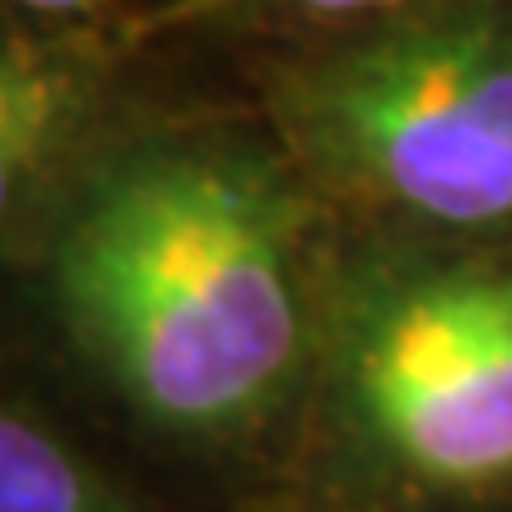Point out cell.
<instances>
[{
    "instance_id": "cell-6",
    "label": "cell",
    "mask_w": 512,
    "mask_h": 512,
    "mask_svg": "<svg viewBox=\"0 0 512 512\" xmlns=\"http://www.w3.org/2000/svg\"><path fill=\"white\" fill-rule=\"evenodd\" d=\"M280 5L313 19H351V15H370V10H394L399 0H280Z\"/></svg>"
},
{
    "instance_id": "cell-1",
    "label": "cell",
    "mask_w": 512,
    "mask_h": 512,
    "mask_svg": "<svg viewBox=\"0 0 512 512\" xmlns=\"http://www.w3.org/2000/svg\"><path fill=\"white\" fill-rule=\"evenodd\" d=\"M53 294L76 347L147 422L233 437L299 366V195L238 138L128 147L57 228Z\"/></svg>"
},
{
    "instance_id": "cell-8",
    "label": "cell",
    "mask_w": 512,
    "mask_h": 512,
    "mask_svg": "<svg viewBox=\"0 0 512 512\" xmlns=\"http://www.w3.org/2000/svg\"><path fill=\"white\" fill-rule=\"evenodd\" d=\"M204 5H233V0H204Z\"/></svg>"
},
{
    "instance_id": "cell-7",
    "label": "cell",
    "mask_w": 512,
    "mask_h": 512,
    "mask_svg": "<svg viewBox=\"0 0 512 512\" xmlns=\"http://www.w3.org/2000/svg\"><path fill=\"white\" fill-rule=\"evenodd\" d=\"M5 5H19V10H34L48 19H91L100 10H110V0H5Z\"/></svg>"
},
{
    "instance_id": "cell-3",
    "label": "cell",
    "mask_w": 512,
    "mask_h": 512,
    "mask_svg": "<svg viewBox=\"0 0 512 512\" xmlns=\"http://www.w3.org/2000/svg\"><path fill=\"white\" fill-rule=\"evenodd\" d=\"M366 432L427 484L512 475V266L422 271L370 294L347 342Z\"/></svg>"
},
{
    "instance_id": "cell-2",
    "label": "cell",
    "mask_w": 512,
    "mask_h": 512,
    "mask_svg": "<svg viewBox=\"0 0 512 512\" xmlns=\"http://www.w3.org/2000/svg\"><path fill=\"white\" fill-rule=\"evenodd\" d=\"M294 157L332 190L437 223H512V0H427L275 86Z\"/></svg>"
},
{
    "instance_id": "cell-4",
    "label": "cell",
    "mask_w": 512,
    "mask_h": 512,
    "mask_svg": "<svg viewBox=\"0 0 512 512\" xmlns=\"http://www.w3.org/2000/svg\"><path fill=\"white\" fill-rule=\"evenodd\" d=\"M95 110V67L57 43H0V238L57 176Z\"/></svg>"
},
{
    "instance_id": "cell-5",
    "label": "cell",
    "mask_w": 512,
    "mask_h": 512,
    "mask_svg": "<svg viewBox=\"0 0 512 512\" xmlns=\"http://www.w3.org/2000/svg\"><path fill=\"white\" fill-rule=\"evenodd\" d=\"M0 512H128L86 460L24 413L0 408Z\"/></svg>"
}]
</instances>
